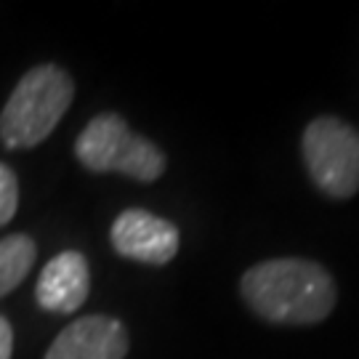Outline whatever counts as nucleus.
Returning a JSON list of instances; mask_svg holds the SVG:
<instances>
[{
  "label": "nucleus",
  "mask_w": 359,
  "mask_h": 359,
  "mask_svg": "<svg viewBox=\"0 0 359 359\" xmlns=\"http://www.w3.org/2000/svg\"><path fill=\"white\" fill-rule=\"evenodd\" d=\"M75 99V83L62 67H32L11 90L0 112V142L6 149L43 144Z\"/></svg>",
  "instance_id": "2"
},
{
  "label": "nucleus",
  "mask_w": 359,
  "mask_h": 359,
  "mask_svg": "<svg viewBox=\"0 0 359 359\" xmlns=\"http://www.w3.org/2000/svg\"><path fill=\"white\" fill-rule=\"evenodd\" d=\"M75 154L93 173H123L152 184L165 170V154L149 139L136 136L120 115H96L75 142Z\"/></svg>",
  "instance_id": "3"
},
{
  "label": "nucleus",
  "mask_w": 359,
  "mask_h": 359,
  "mask_svg": "<svg viewBox=\"0 0 359 359\" xmlns=\"http://www.w3.org/2000/svg\"><path fill=\"white\" fill-rule=\"evenodd\" d=\"M35 243L27 234H8L0 240V298L25 283L29 269L35 266Z\"/></svg>",
  "instance_id": "8"
},
{
  "label": "nucleus",
  "mask_w": 359,
  "mask_h": 359,
  "mask_svg": "<svg viewBox=\"0 0 359 359\" xmlns=\"http://www.w3.org/2000/svg\"><path fill=\"white\" fill-rule=\"evenodd\" d=\"M109 240L123 258L149 264V266H163L168 261H173L181 243L176 224L152 216L142 208L123 210L112 224Z\"/></svg>",
  "instance_id": "5"
},
{
  "label": "nucleus",
  "mask_w": 359,
  "mask_h": 359,
  "mask_svg": "<svg viewBox=\"0 0 359 359\" xmlns=\"http://www.w3.org/2000/svg\"><path fill=\"white\" fill-rule=\"evenodd\" d=\"M243 295L258 317L277 325H317L335 306L333 277L314 261L271 258L243 274Z\"/></svg>",
  "instance_id": "1"
},
{
  "label": "nucleus",
  "mask_w": 359,
  "mask_h": 359,
  "mask_svg": "<svg viewBox=\"0 0 359 359\" xmlns=\"http://www.w3.org/2000/svg\"><path fill=\"white\" fill-rule=\"evenodd\" d=\"M13 354V330L11 322L0 314V359H11Z\"/></svg>",
  "instance_id": "10"
},
{
  "label": "nucleus",
  "mask_w": 359,
  "mask_h": 359,
  "mask_svg": "<svg viewBox=\"0 0 359 359\" xmlns=\"http://www.w3.org/2000/svg\"><path fill=\"white\" fill-rule=\"evenodd\" d=\"M19 208V181L6 163H0V226H6Z\"/></svg>",
  "instance_id": "9"
},
{
  "label": "nucleus",
  "mask_w": 359,
  "mask_h": 359,
  "mask_svg": "<svg viewBox=\"0 0 359 359\" xmlns=\"http://www.w3.org/2000/svg\"><path fill=\"white\" fill-rule=\"evenodd\" d=\"M304 163L311 181L333 200L359 192V133L338 117H317L304 130Z\"/></svg>",
  "instance_id": "4"
},
{
  "label": "nucleus",
  "mask_w": 359,
  "mask_h": 359,
  "mask_svg": "<svg viewBox=\"0 0 359 359\" xmlns=\"http://www.w3.org/2000/svg\"><path fill=\"white\" fill-rule=\"evenodd\" d=\"M128 333L115 317L88 314L56 335L46 359H126Z\"/></svg>",
  "instance_id": "6"
},
{
  "label": "nucleus",
  "mask_w": 359,
  "mask_h": 359,
  "mask_svg": "<svg viewBox=\"0 0 359 359\" xmlns=\"http://www.w3.org/2000/svg\"><path fill=\"white\" fill-rule=\"evenodd\" d=\"M90 290L88 261L77 250H65L53 256L40 271L35 298L40 309L53 314H72L86 304Z\"/></svg>",
  "instance_id": "7"
}]
</instances>
